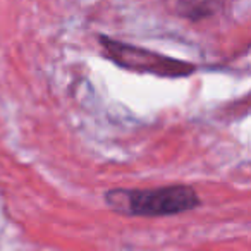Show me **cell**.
Masks as SVG:
<instances>
[{
    "label": "cell",
    "instance_id": "cell-2",
    "mask_svg": "<svg viewBox=\"0 0 251 251\" xmlns=\"http://www.w3.org/2000/svg\"><path fill=\"white\" fill-rule=\"evenodd\" d=\"M98 43L103 50V55L110 62L126 71H131V73L151 74V76L171 77V79L188 77L196 73V64L174 59V57L153 52L145 47L119 42V40L108 38L105 35L98 36Z\"/></svg>",
    "mask_w": 251,
    "mask_h": 251
},
{
    "label": "cell",
    "instance_id": "cell-1",
    "mask_svg": "<svg viewBox=\"0 0 251 251\" xmlns=\"http://www.w3.org/2000/svg\"><path fill=\"white\" fill-rule=\"evenodd\" d=\"M105 203L110 210L127 217H169L191 212L200 206L193 186L171 184L151 189H108Z\"/></svg>",
    "mask_w": 251,
    "mask_h": 251
}]
</instances>
